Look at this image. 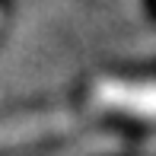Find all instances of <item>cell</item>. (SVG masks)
Segmentation results:
<instances>
[{
  "label": "cell",
  "instance_id": "obj_1",
  "mask_svg": "<svg viewBox=\"0 0 156 156\" xmlns=\"http://www.w3.org/2000/svg\"><path fill=\"white\" fill-rule=\"evenodd\" d=\"M99 105L127 112L137 118H156V83H124V80H102L93 89Z\"/></svg>",
  "mask_w": 156,
  "mask_h": 156
},
{
  "label": "cell",
  "instance_id": "obj_2",
  "mask_svg": "<svg viewBox=\"0 0 156 156\" xmlns=\"http://www.w3.org/2000/svg\"><path fill=\"white\" fill-rule=\"evenodd\" d=\"M70 124H73L70 112H48V115H29V118H16V121H3L0 124V147H16V144H29L35 137L61 134Z\"/></svg>",
  "mask_w": 156,
  "mask_h": 156
}]
</instances>
